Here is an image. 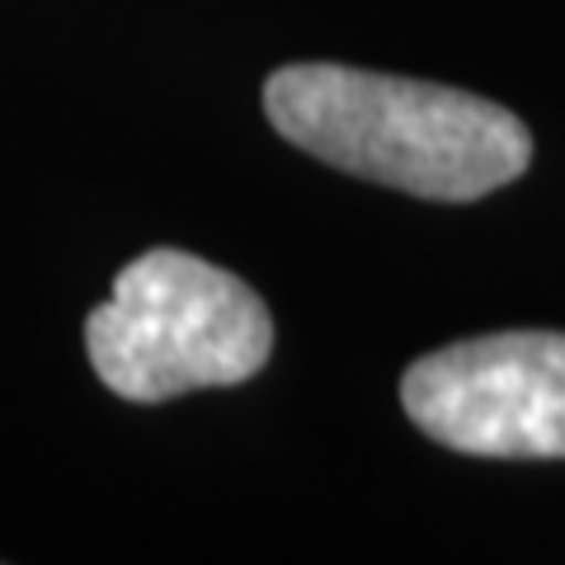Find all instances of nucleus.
Returning a JSON list of instances; mask_svg holds the SVG:
<instances>
[{
  "mask_svg": "<svg viewBox=\"0 0 565 565\" xmlns=\"http://www.w3.org/2000/svg\"><path fill=\"white\" fill-rule=\"evenodd\" d=\"M99 382L122 401H170L250 382L274 349L269 307L250 282L184 250H147L85 321Z\"/></svg>",
  "mask_w": 565,
  "mask_h": 565,
  "instance_id": "2",
  "label": "nucleus"
},
{
  "mask_svg": "<svg viewBox=\"0 0 565 565\" xmlns=\"http://www.w3.org/2000/svg\"><path fill=\"white\" fill-rule=\"evenodd\" d=\"M401 405L419 434L467 457H565V334L504 330L405 367Z\"/></svg>",
  "mask_w": 565,
  "mask_h": 565,
  "instance_id": "3",
  "label": "nucleus"
},
{
  "mask_svg": "<svg viewBox=\"0 0 565 565\" xmlns=\"http://www.w3.org/2000/svg\"><path fill=\"white\" fill-rule=\"evenodd\" d=\"M264 114L316 161L434 203L486 199L533 161V137L504 104L334 62L274 71Z\"/></svg>",
  "mask_w": 565,
  "mask_h": 565,
  "instance_id": "1",
  "label": "nucleus"
}]
</instances>
